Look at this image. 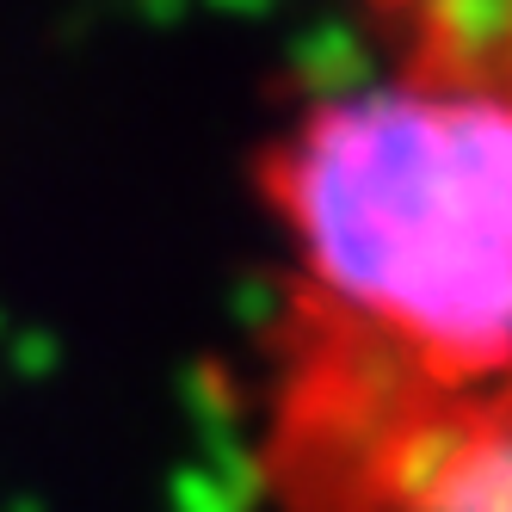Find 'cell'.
Returning <instances> with one entry per match:
<instances>
[{
  "instance_id": "1",
  "label": "cell",
  "mask_w": 512,
  "mask_h": 512,
  "mask_svg": "<svg viewBox=\"0 0 512 512\" xmlns=\"http://www.w3.org/2000/svg\"><path fill=\"white\" fill-rule=\"evenodd\" d=\"M278 309L260 334V512H371L426 432L512 371V87L377 50L260 149Z\"/></svg>"
},
{
  "instance_id": "2",
  "label": "cell",
  "mask_w": 512,
  "mask_h": 512,
  "mask_svg": "<svg viewBox=\"0 0 512 512\" xmlns=\"http://www.w3.org/2000/svg\"><path fill=\"white\" fill-rule=\"evenodd\" d=\"M371 512H512V371L438 420Z\"/></svg>"
}]
</instances>
